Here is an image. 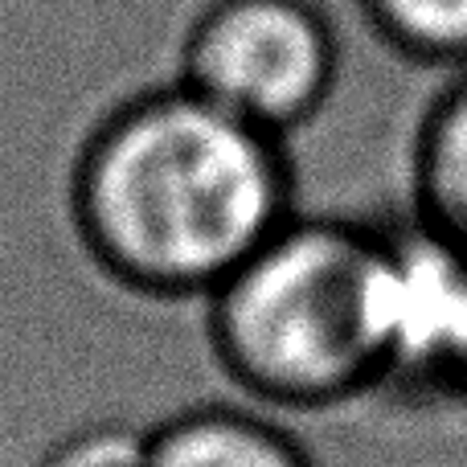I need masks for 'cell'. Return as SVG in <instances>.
<instances>
[{
	"label": "cell",
	"instance_id": "8",
	"mask_svg": "<svg viewBox=\"0 0 467 467\" xmlns=\"http://www.w3.org/2000/svg\"><path fill=\"white\" fill-rule=\"evenodd\" d=\"M451 402L467 406V340H463V353H460V365H455V381H451Z\"/></svg>",
	"mask_w": 467,
	"mask_h": 467
},
{
	"label": "cell",
	"instance_id": "2",
	"mask_svg": "<svg viewBox=\"0 0 467 467\" xmlns=\"http://www.w3.org/2000/svg\"><path fill=\"white\" fill-rule=\"evenodd\" d=\"M389 234L296 213L205 304L218 369L271 410L324 414L386 389Z\"/></svg>",
	"mask_w": 467,
	"mask_h": 467
},
{
	"label": "cell",
	"instance_id": "4",
	"mask_svg": "<svg viewBox=\"0 0 467 467\" xmlns=\"http://www.w3.org/2000/svg\"><path fill=\"white\" fill-rule=\"evenodd\" d=\"M414 222L467 254V66L451 70L410 136Z\"/></svg>",
	"mask_w": 467,
	"mask_h": 467
},
{
	"label": "cell",
	"instance_id": "7",
	"mask_svg": "<svg viewBox=\"0 0 467 467\" xmlns=\"http://www.w3.org/2000/svg\"><path fill=\"white\" fill-rule=\"evenodd\" d=\"M37 467H152V427L128 414H99L57 435Z\"/></svg>",
	"mask_w": 467,
	"mask_h": 467
},
{
	"label": "cell",
	"instance_id": "5",
	"mask_svg": "<svg viewBox=\"0 0 467 467\" xmlns=\"http://www.w3.org/2000/svg\"><path fill=\"white\" fill-rule=\"evenodd\" d=\"M152 467H316V460L258 410L189 406L152 422Z\"/></svg>",
	"mask_w": 467,
	"mask_h": 467
},
{
	"label": "cell",
	"instance_id": "1",
	"mask_svg": "<svg viewBox=\"0 0 467 467\" xmlns=\"http://www.w3.org/2000/svg\"><path fill=\"white\" fill-rule=\"evenodd\" d=\"M296 213L287 140L177 78L115 103L66 177L82 258L115 291L164 304L205 299Z\"/></svg>",
	"mask_w": 467,
	"mask_h": 467
},
{
	"label": "cell",
	"instance_id": "6",
	"mask_svg": "<svg viewBox=\"0 0 467 467\" xmlns=\"http://www.w3.org/2000/svg\"><path fill=\"white\" fill-rule=\"evenodd\" d=\"M365 29L410 66H467V0H357Z\"/></svg>",
	"mask_w": 467,
	"mask_h": 467
},
{
	"label": "cell",
	"instance_id": "3",
	"mask_svg": "<svg viewBox=\"0 0 467 467\" xmlns=\"http://www.w3.org/2000/svg\"><path fill=\"white\" fill-rule=\"evenodd\" d=\"M172 78L234 119L291 140L337 90L340 33L316 0H210L181 37Z\"/></svg>",
	"mask_w": 467,
	"mask_h": 467
}]
</instances>
